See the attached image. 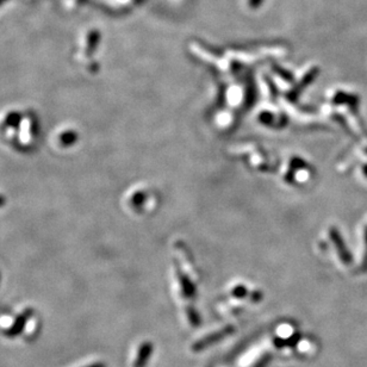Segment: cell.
Returning a JSON list of instances; mask_svg holds the SVG:
<instances>
[{"label": "cell", "mask_w": 367, "mask_h": 367, "mask_svg": "<svg viewBox=\"0 0 367 367\" xmlns=\"http://www.w3.org/2000/svg\"><path fill=\"white\" fill-rule=\"evenodd\" d=\"M32 314H34V310L26 309L25 311H23L21 315H18L15 323L12 324V327L10 328L9 330H6V335H8V337H17L19 334L24 330L25 324L28 322L29 317H31Z\"/></svg>", "instance_id": "1"}, {"label": "cell", "mask_w": 367, "mask_h": 367, "mask_svg": "<svg viewBox=\"0 0 367 367\" xmlns=\"http://www.w3.org/2000/svg\"><path fill=\"white\" fill-rule=\"evenodd\" d=\"M333 240H334V242H335V244L337 247V251H339L341 260L345 262V264L349 265L350 262H352V254L349 253L348 248L346 247V244H345V242H343L342 237H341L340 234L336 230L333 231Z\"/></svg>", "instance_id": "2"}, {"label": "cell", "mask_w": 367, "mask_h": 367, "mask_svg": "<svg viewBox=\"0 0 367 367\" xmlns=\"http://www.w3.org/2000/svg\"><path fill=\"white\" fill-rule=\"evenodd\" d=\"M150 352H152V346L150 343H143L139 350V355H137L136 361L134 363V367H143L147 360H148Z\"/></svg>", "instance_id": "3"}, {"label": "cell", "mask_w": 367, "mask_h": 367, "mask_svg": "<svg viewBox=\"0 0 367 367\" xmlns=\"http://www.w3.org/2000/svg\"><path fill=\"white\" fill-rule=\"evenodd\" d=\"M362 270L367 271V228L365 231V254H363L362 259Z\"/></svg>", "instance_id": "4"}, {"label": "cell", "mask_w": 367, "mask_h": 367, "mask_svg": "<svg viewBox=\"0 0 367 367\" xmlns=\"http://www.w3.org/2000/svg\"><path fill=\"white\" fill-rule=\"evenodd\" d=\"M86 367H106V366H105L104 362H96V363H92V365H88Z\"/></svg>", "instance_id": "5"}, {"label": "cell", "mask_w": 367, "mask_h": 367, "mask_svg": "<svg viewBox=\"0 0 367 367\" xmlns=\"http://www.w3.org/2000/svg\"><path fill=\"white\" fill-rule=\"evenodd\" d=\"M362 172H363V174H365V176L367 178V165H365L362 167Z\"/></svg>", "instance_id": "6"}, {"label": "cell", "mask_w": 367, "mask_h": 367, "mask_svg": "<svg viewBox=\"0 0 367 367\" xmlns=\"http://www.w3.org/2000/svg\"><path fill=\"white\" fill-rule=\"evenodd\" d=\"M3 204V198H0V205Z\"/></svg>", "instance_id": "7"}]
</instances>
